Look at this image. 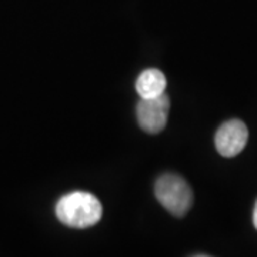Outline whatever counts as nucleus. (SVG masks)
<instances>
[{"label":"nucleus","mask_w":257,"mask_h":257,"mask_svg":"<svg viewBox=\"0 0 257 257\" xmlns=\"http://www.w3.org/2000/svg\"><path fill=\"white\" fill-rule=\"evenodd\" d=\"M56 217L72 229H87L97 224L103 216L100 200L87 192H72L64 194L56 203Z\"/></svg>","instance_id":"f257e3e1"},{"label":"nucleus","mask_w":257,"mask_h":257,"mask_svg":"<svg viewBox=\"0 0 257 257\" xmlns=\"http://www.w3.org/2000/svg\"><path fill=\"white\" fill-rule=\"evenodd\" d=\"M155 196L159 203L175 217H183L192 209V189L180 176H160L155 184Z\"/></svg>","instance_id":"f03ea898"},{"label":"nucleus","mask_w":257,"mask_h":257,"mask_svg":"<svg viewBox=\"0 0 257 257\" xmlns=\"http://www.w3.org/2000/svg\"><path fill=\"white\" fill-rule=\"evenodd\" d=\"M169 107L170 100L166 93L152 99H140L136 107V116L140 128L150 135L162 132L167 123Z\"/></svg>","instance_id":"7ed1b4c3"},{"label":"nucleus","mask_w":257,"mask_h":257,"mask_svg":"<svg viewBox=\"0 0 257 257\" xmlns=\"http://www.w3.org/2000/svg\"><path fill=\"white\" fill-rule=\"evenodd\" d=\"M248 140L247 126L239 119L223 123L214 138L217 152L223 157H234L246 147Z\"/></svg>","instance_id":"20e7f679"},{"label":"nucleus","mask_w":257,"mask_h":257,"mask_svg":"<svg viewBox=\"0 0 257 257\" xmlns=\"http://www.w3.org/2000/svg\"><path fill=\"white\" fill-rule=\"evenodd\" d=\"M167 80L166 76L157 69H147L139 74L136 80V92L140 99L157 97L166 92Z\"/></svg>","instance_id":"39448f33"},{"label":"nucleus","mask_w":257,"mask_h":257,"mask_svg":"<svg viewBox=\"0 0 257 257\" xmlns=\"http://www.w3.org/2000/svg\"><path fill=\"white\" fill-rule=\"evenodd\" d=\"M253 223H254V227L257 229V202L254 206V211H253Z\"/></svg>","instance_id":"423d86ee"}]
</instances>
